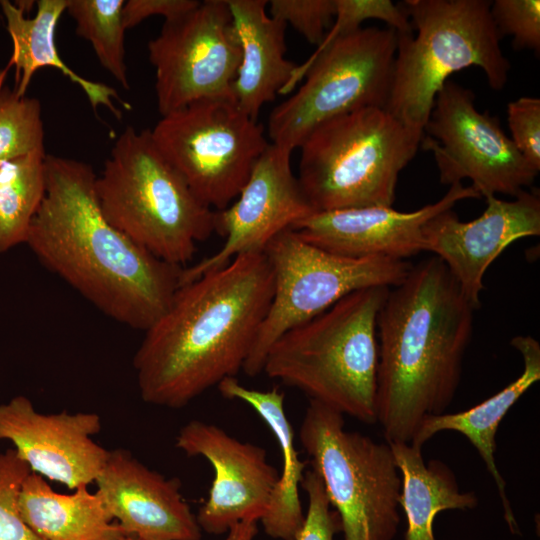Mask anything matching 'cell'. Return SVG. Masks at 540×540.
<instances>
[{
    "mask_svg": "<svg viewBox=\"0 0 540 540\" xmlns=\"http://www.w3.org/2000/svg\"><path fill=\"white\" fill-rule=\"evenodd\" d=\"M45 170L46 193L25 244L103 314L146 331L168 308L184 267L157 258L106 219L90 164L47 154Z\"/></svg>",
    "mask_w": 540,
    "mask_h": 540,
    "instance_id": "6da1fadb",
    "label": "cell"
},
{
    "mask_svg": "<svg viewBox=\"0 0 540 540\" xmlns=\"http://www.w3.org/2000/svg\"><path fill=\"white\" fill-rule=\"evenodd\" d=\"M273 286L263 252L239 255L182 284L165 312L144 331L135 353L142 400L179 409L235 377L268 311Z\"/></svg>",
    "mask_w": 540,
    "mask_h": 540,
    "instance_id": "7a4b0ae2",
    "label": "cell"
},
{
    "mask_svg": "<svg viewBox=\"0 0 540 540\" xmlns=\"http://www.w3.org/2000/svg\"><path fill=\"white\" fill-rule=\"evenodd\" d=\"M475 308L433 256L389 290L377 318L376 417L387 443H411L457 393Z\"/></svg>",
    "mask_w": 540,
    "mask_h": 540,
    "instance_id": "3957f363",
    "label": "cell"
},
{
    "mask_svg": "<svg viewBox=\"0 0 540 540\" xmlns=\"http://www.w3.org/2000/svg\"><path fill=\"white\" fill-rule=\"evenodd\" d=\"M389 290L352 292L288 330L270 347L262 372L343 415L377 423V318Z\"/></svg>",
    "mask_w": 540,
    "mask_h": 540,
    "instance_id": "277c9868",
    "label": "cell"
},
{
    "mask_svg": "<svg viewBox=\"0 0 540 540\" xmlns=\"http://www.w3.org/2000/svg\"><path fill=\"white\" fill-rule=\"evenodd\" d=\"M99 206L119 231L181 267L214 231V212L165 159L150 130L127 126L95 181Z\"/></svg>",
    "mask_w": 540,
    "mask_h": 540,
    "instance_id": "5b68a950",
    "label": "cell"
},
{
    "mask_svg": "<svg viewBox=\"0 0 540 540\" xmlns=\"http://www.w3.org/2000/svg\"><path fill=\"white\" fill-rule=\"evenodd\" d=\"M491 1L406 0L412 31L397 33L392 85L386 109L424 134L438 92L453 73L476 66L501 90L510 63L493 22Z\"/></svg>",
    "mask_w": 540,
    "mask_h": 540,
    "instance_id": "8992f818",
    "label": "cell"
},
{
    "mask_svg": "<svg viewBox=\"0 0 540 540\" xmlns=\"http://www.w3.org/2000/svg\"><path fill=\"white\" fill-rule=\"evenodd\" d=\"M424 134L371 107L328 120L299 147L298 182L316 212L391 207Z\"/></svg>",
    "mask_w": 540,
    "mask_h": 540,
    "instance_id": "52a82bcc",
    "label": "cell"
},
{
    "mask_svg": "<svg viewBox=\"0 0 540 540\" xmlns=\"http://www.w3.org/2000/svg\"><path fill=\"white\" fill-rule=\"evenodd\" d=\"M397 47L392 28L368 27L321 43L286 89L300 88L268 118L270 143L293 151L322 123L357 110L386 108Z\"/></svg>",
    "mask_w": 540,
    "mask_h": 540,
    "instance_id": "ba28073f",
    "label": "cell"
},
{
    "mask_svg": "<svg viewBox=\"0 0 540 540\" xmlns=\"http://www.w3.org/2000/svg\"><path fill=\"white\" fill-rule=\"evenodd\" d=\"M344 540H393L402 480L390 445L345 429L344 415L310 400L299 429Z\"/></svg>",
    "mask_w": 540,
    "mask_h": 540,
    "instance_id": "9c48e42d",
    "label": "cell"
},
{
    "mask_svg": "<svg viewBox=\"0 0 540 540\" xmlns=\"http://www.w3.org/2000/svg\"><path fill=\"white\" fill-rule=\"evenodd\" d=\"M263 253L273 273V295L252 349L243 365L250 377L263 371L273 343L288 330L325 312L352 292L395 287L411 264L387 257L354 258L332 253L304 240L289 228L275 236Z\"/></svg>",
    "mask_w": 540,
    "mask_h": 540,
    "instance_id": "30bf717a",
    "label": "cell"
},
{
    "mask_svg": "<svg viewBox=\"0 0 540 540\" xmlns=\"http://www.w3.org/2000/svg\"><path fill=\"white\" fill-rule=\"evenodd\" d=\"M150 132L165 159L215 211L235 200L270 143L232 97L195 101L162 116Z\"/></svg>",
    "mask_w": 540,
    "mask_h": 540,
    "instance_id": "8fae6325",
    "label": "cell"
},
{
    "mask_svg": "<svg viewBox=\"0 0 540 540\" xmlns=\"http://www.w3.org/2000/svg\"><path fill=\"white\" fill-rule=\"evenodd\" d=\"M424 133L420 144L432 152L442 184L469 179L481 197H515L538 174L504 133L498 117L479 112L473 91L452 80L436 95Z\"/></svg>",
    "mask_w": 540,
    "mask_h": 540,
    "instance_id": "7c38bea8",
    "label": "cell"
},
{
    "mask_svg": "<svg viewBox=\"0 0 540 540\" xmlns=\"http://www.w3.org/2000/svg\"><path fill=\"white\" fill-rule=\"evenodd\" d=\"M147 47L162 116L198 100L232 97L241 48L226 0L200 1L166 20Z\"/></svg>",
    "mask_w": 540,
    "mask_h": 540,
    "instance_id": "4fadbf2b",
    "label": "cell"
},
{
    "mask_svg": "<svg viewBox=\"0 0 540 540\" xmlns=\"http://www.w3.org/2000/svg\"><path fill=\"white\" fill-rule=\"evenodd\" d=\"M291 153L269 143L236 200L214 212V231L224 238L223 245L184 267L181 285L224 267L239 255L263 252L279 233L316 213L292 172Z\"/></svg>",
    "mask_w": 540,
    "mask_h": 540,
    "instance_id": "5bb4252c",
    "label": "cell"
},
{
    "mask_svg": "<svg viewBox=\"0 0 540 540\" xmlns=\"http://www.w3.org/2000/svg\"><path fill=\"white\" fill-rule=\"evenodd\" d=\"M175 445L187 456L204 457L214 470L208 498L196 515L201 530L219 535L239 522L263 519L279 478L265 449L200 420L187 422Z\"/></svg>",
    "mask_w": 540,
    "mask_h": 540,
    "instance_id": "9a60e30c",
    "label": "cell"
},
{
    "mask_svg": "<svg viewBox=\"0 0 540 540\" xmlns=\"http://www.w3.org/2000/svg\"><path fill=\"white\" fill-rule=\"evenodd\" d=\"M485 199L486 209L474 220L463 222L449 209L423 227V251L442 260L475 310L484 274L495 259L514 241L540 235L538 190H523L513 200Z\"/></svg>",
    "mask_w": 540,
    "mask_h": 540,
    "instance_id": "2e32d148",
    "label": "cell"
},
{
    "mask_svg": "<svg viewBox=\"0 0 540 540\" xmlns=\"http://www.w3.org/2000/svg\"><path fill=\"white\" fill-rule=\"evenodd\" d=\"M97 413H40L23 395L0 405V440H8L31 472L72 490L94 483L109 450L93 440Z\"/></svg>",
    "mask_w": 540,
    "mask_h": 540,
    "instance_id": "e0dca14e",
    "label": "cell"
},
{
    "mask_svg": "<svg viewBox=\"0 0 540 540\" xmlns=\"http://www.w3.org/2000/svg\"><path fill=\"white\" fill-rule=\"evenodd\" d=\"M481 198L472 186L453 184L437 202L412 212L371 206L316 212L292 229L306 241L339 255L405 260L423 251V227L458 202Z\"/></svg>",
    "mask_w": 540,
    "mask_h": 540,
    "instance_id": "ac0fdd59",
    "label": "cell"
},
{
    "mask_svg": "<svg viewBox=\"0 0 540 540\" xmlns=\"http://www.w3.org/2000/svg\"><path fill=\"white\" fill-rule=\"evenodd\" d=\"M97 495L127 535L141 540H200L201 528L177 478L149 469L123 448L109 450Z\"/></svg>",
    "mask_w": 540,
    "mask_h": 540,
    "instance_id": "d6986e66",
    "label": "cell"
},
{
    "mask_svg": "<svg viewBox=\"0 0 540 540\" xmlns=\"http://www.w3.org/2000/svg\"><path fill=\"white\" fill-rule=\"evenodd\" d=\"M239 38L241 61L231 93L257 120L261 108L285 94L298 65L286 58V24L267 13L265 0H226Z\"/></svg>",
    "mask_w": 540,
    "mask_h": 540,
    "instance_id": "ffe728a7",
    "label": "cell"
},
{
    "mask_svg": "<svg viewBox=\"0 0 540 540\" xmlns=\"http://www.w3.org/2000/svg\"><path fill=\"white\" fill-rule=\"evenodd\" d=\"M510 343L522 356V373L502 390L476 406L457 413L429 417L422 423L410 444L423 448L429 439L442 431H455L465 436L479 453L496 484L504 518L511 532L518 533V526L507 497L506 482L495 460L496 434L507 412L532 385L540 380V344L529 335L515 336Z\"/></svg>",
    "mask_w": 540,
    "mask_h": 540,
    "instance_id": "44dd1931",
    "label": "cell"
},
{
    "mask_svg": "<svg viewBox=\"0 0 540 540\" xmlns=\"http://www.w3.org/2000/svg\"><path fill=\"white\" fill-rule=\"evenodd\" d=\"M0 6L12 41V54L7 67H15L14 89L19 95L25 96L37 70L52 67L84 91L95 111L99 105H103L120 119L122 113L113 99L125 109H130L131 106L119 97L115 89L80 76L60 57L55 31L61 15L66 11L67 0L36 1L37 11L32 18L26 17L21 9L8 0H1Z\"/></svg>",
    "mask_w": 540,
    "mask_h": 540,
    "instance_id": "7402d4cb",
    "label": "cell"
},
{
    "mask_svg": "<svg viewBox=\"0 0 540 540\" xmlns=\"http://www.w3.org/2000/svg\"><path fill=\"white\" fill-rule=\"evenodd\" d=\"M217 388L227 399L247 403L269 427L282 454V469L266 515L261 520L266 534L275 539L296 540L304 522L299 486L307 461H302L295 447L293 427L284 410V393L243 386L236 377L222 380Z\"/></svg>",
    "mask_w": 540,
    "mask_h": 540,
    "instance_id": "603a6c76",
    "label": "cell"
},
{
    "mask_svg": "<svg viewBox=\"0 0 540 540\" xmlns=\"http://www.w3.org/2000/svg\"><path fill=\"white\" fill-rule=\"evenodd\" d=\"M17 505L22 520L43 540H121L127 536L97 493L84 485L72 494H62L44 477L30 472L22 482Z\"/></svg>",
    "mask_w": 540,
    "mask_h": 540,
    "instance_id": "cb8c5ba5",
    "label": "cell"
},
{
    "mask_svg": "<svg viewBox=\"0 0 540 540\" xmlns=\"http://www.w3.org/2000/svg\"><path fill=\"white\" fill-rule=\"evenodd\" d=\"M400 471L399 506L407 520L405 540H435L433 523L445 510L478 505L472 491H461L452 469L438 459L424 461L422 449L410 443H388Z\"/></svg>",
    "mask_w": 540,
    "mask_h": 540,
    "instance_id": "d4e9b609",
    "label": "cell"
},
{
    "mask_svg": "<svg viewBox=\"0 0 540 540\" xmlns=\"http://www.w3.org/2000/svg\"><path fill=\"white\" fill-rule=\"evenodd\" d=\"M45 151L0 161V253L26 242L46 193Z\"/></svg>",
    "mask_w": 540,
    "mask_h": 540,
    "instance_id": "484cf974",
    "label": "cell"
},
{
    "mask_svg": "<svg viewBox=\"0 0 540 540\" xmlns=\"http://www.w3.org/2000/svg\"><path fill=\"white\" fill-rule=\"evenodd\" d=\"M124 0H67L66 12L76 23V34L88 40L100 64L129 89L125 61Z\"/></svg>",
    "mask_w": 540,
    "mask_h": 540,
    "instance_id": "4316f807",
    "label": "cell"
},
{
    "mask_svg": "<svg viewBox=\"0 0 540 540\" xmlns=\"http://www.w3.org/2000/svg\"><path fill=\"white\" fill-rule=\"evenodd\" d=\"M44 124L38 99L0 88V161L45 151Z\"/></svg>",
    "mask_w": 540,
    "mask_h": 540,
    "instance_id": "83f0119b",
    "label": "cell"
},
{
    "mask_svg": "<svg viewBox=\"0 0 540 540\" xmlns=\"http://www.w3.org/2000/svg\"><path fill=\"white\" fill-rule=\"evenodd\" d=\"M31 472L14 449L0 453V540H43L22 520L18 495Z\"/></svg>",
    "mask_w": 540,
    "mask_h": 540,
    "instance_id": "f1b7e54d",
    "label": "cell"
},
{
    "mask_svg": "<svg viewBox=\"0 0 540 540\" xmlns=\"http://www.w3.org/2000/svg\"><path fill=\"white\" fill-rule=\"evenodd\" d=\"M490 11L500 36L511 35L517 49L540 51L539 0H495Z\"/></svg>",
    "mask_w": 540,
    "mask_h": 540,
    "instance_id": "f546056e",
    "label": "cell"
},
{
    "mask_svg": "<svg viewBox=\"0 0 540 540\" xmlns=\"http://www.w3.org/2000/svg\"><path fill=\"white\" fill-rule=\"evenodd\" d=\"M269 15L290 24L309 43L319 46L335 18V0H271Z\"/></svg>",
    "mask_w": 540,
    "mask_h": 540,
    "instance_id": "4dcf8cb0",
    "label": "cell"
},
{
    "mask_svg": "<svg viewBox=\"0 0 540 540\" xmlns=\"http://www.w3.org/2000/svg\"><path fill=\"white\" fill-rule=\"evenodd\" d=\"M335 4V22L327 31L332 39L361 28V24L368 19L384 21L397 33L412 31L404 9L390 0H335Z\"/></svg>",
    "mask_w": 540,
    "mask_h": 540,
    "instance_id": "1f68e13d",
    "label": "cell"
},
{
    "mask_svg": "<svg viewBox=\"0 0 540 540\" xmlns=\"http://www.w3.org/2000/svg\"><path fill=\"white\" fill-rule=\"evenodd\" d=\"M300 485L307 494L308 509L296 540H333L341 531V521L331 509L321 477L311 468L304 472Z\"/></svg>",
    "mask_w": 540,
    "mask_h": 540,
    "instance_id": "d6a6232c",
    "label": "cell"
},
{
    "mask_svg": "<svg viewBox=\"0 0 540 540\" xmlns=\"http://www.w3.org/2000/svg\"><path fill=\"white\" fill-rule=\"evenodd\" d=\"M511 140L523 158L540 170V99L520 97L507 105Z\"/></svg>",
    "mask_w": 540,
    "mask_h": 540,
    "instance_id": "836d02e7",
    "label": "cell"
},
{
    "mask_svg": "<svg viewBox=\"0 0 540 540\" xmlns=\"http://www.w3.org/2000/svg\"><path fill=\"white\" fill-rule=\"evenodd\" d=\"M199 3L197 0H128L122 8L123 23L127 30L151 16L171 20L194 9Z\"/></svg>",
    "mask_w": 540,
    "mask_h": 540,
    "instance_id": "e575fe53",
    "label": "cell"
},
{
    "mask_svg": "<svg viewBox=\"0 0 540 540\" xmlns=\"http://www.w3.org/2000/svg\"><path fill=\"white\" fill-rule=\"evenodd\" d=\"M257 533L256 521H242L230 528L225 540H254Z\"/></svg>",
    "mask_w": 540,
    "mask_h": 540,
    "instance_id": "d590c367",
    "label": "cell"
},
{
    "mask_svg": "<svg viewBox=\"0 0 540 540\" xmlns=\"http://www.w3.org/2000/svg\"><path fill=\"white\" fill-rule=\"evenodd\" d=\"M8 69L9 68L6 67L5 69L0 70V88L4 85V80H5Z\"/></svg>",
    "mask_w": 540,
    "mask_h": 540,
    "instance_id": "8d00e7d4",
    "label": "cell"
},
{
    "mask_svg": "<svg viewBox=\"0 0 540 540\" xmlns=\"http://www.w3.org/2000/svg\"><path fill=\"white\" fill-rule=\"evenodd\" d=\"M121 540H141L135 536H132V535H127L125 537H123Z\"/></svg>",
    "mask_w": 540,
    "mask_h": 540,
    "instance_id": "74e56055",
    "label": "cell"
}]
</instances>
